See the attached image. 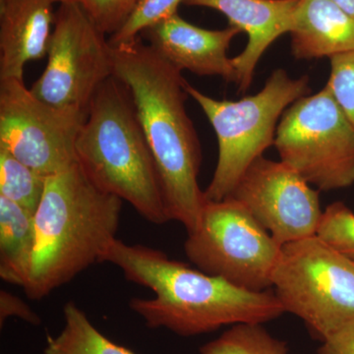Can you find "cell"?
Returning a JSON list of instances; mask_svg holds the SVG:
<instances>
[{
    "label": "cell",
    "mask_w": 354,
    "mask_h": 354,
    "mask_svg": "<svg viewBox=\"0 0 354 354\" xmlns=\"http://www.w3.org/2000/svg\"><path fill=\"white\" fill-rule=\"evenodd\" d=\"M185 88L206 114L218 139V162L204 191L209 201L232 195L248 167L274 145L281 116L310 92L308 77L291 78L283 69L274 70L257 94L239 101L214 99L188 82Z\"/></svg>",
    "instance_id": "5"
},
{
    "label": "cell",
    "mask_w": 354,
    "mask_h": 354,
    "mask_svg": "<svg viewBox=\"0 0 354 354\" xmlns=\"http://www.w3.org/2000/svg\"><path fill=\"white\" fill-rule=\"evenodd\" d=\"M230 197L234 198L279 245L317 234L323 212L319 191L285 162L260 157Z\"/></svg>",
    "instance_id": "11"
},
{
    "label": "cell",
    "mask_w": 354,
    "mask_h": 354,
    "mask_svg": "<svg viewBox=\"0 0 354 354\" xmlns=\"http://www.w3.org/2000/svg\"><path fill=\"white\" fill-rule=\"evenodd\" d=\"M317 235L354 262V213L346 204L335 202L326 208Z\"/></svg>",
    "instance_id": "21"
},
{
    "label": "cell",
    "mask_w": 354,
    "mask_h": 354,
    "mask_svg": "<svg viewBox=\"0 0 354 354\" xmlns=\"http://www.w3.org/2000/svg\"><path fill=\"white\" fill-rule=\"evenodd\" d=\"M184 0H137L134 8L122 27L113 36L109 43H127L140 37L145 30L177 13Z\"/></svg>",
    "instance_id": "20"
},
{
    "label": "cell",
    "mask_w": 354,
    "mask_h": 354,
    "mask_svg": "<svg viewBox=\"0 0 354 354\" xmlns=\"http://www.w3.org/2000/svg\"><path fill=\"white\" fill-rule=\"evenodd\" d=\"M53 0H0V79H23L25 65L46 57Z\"/></svg>",
    "instance_id": "14"
},
{
    "label": "cell",
    "mask_w": 354,
    "mask_h": 354,
    "mask_svg": "<svg viewBox=\"0 0 354 354\" xmlns=\"http://www.w3.org/2000/svg\"><path fill=\"white\" fill-rule=\"evenodd\" d=\"M272 285L321 342L354 319V262L317 234L281 245Z\"/></svg>",
    "instance_id": "6"
},
{
    "label": "cell",
    "mask_w": 354,
    "mask_h": 354,
    "mask_svg": "<svg viewBox=\"0 0 354 354\" xmlns=\"http://www.w3.org/2000/svg\"><path fill=\"white\" fill-rule=\"evenodd\" d=\"M239 32L230 26L223 30L197 27L176 13L141 35L153 50L181 72L187 70L200 76H221L234 82V64L227 51Z\"/></svg>",
    "instance_id": "12"
},
{
    "label": "cell",
    "mask_w": 354,
    "mask_h": 354,
    "mask_svg": "<svg viewBox=\"0 0 354 354\" xmlns=\"http://www.w3.org/2000/svg\"><path fill=\"white\" fill-rule=\"evenodd\" d=\"M327 86L342 113L354 127V51L330 58Z\"/></svg>",
    "instance_id": "23"
},
{
    "label": "cell",
    "mask_w": 354,
    "mask_h": 354,
    "mask_svg": "<svg viewBox=\"0 0 354 354\" xmlns=\"http://www.w3.org/2000/svg\"><path fill=\"white\" fill-rule=\"evenodd\" d=\"M9 317H17L31 325L38 326L41 318L27 304L7 290L0 292V323L3 324Z\"/></svg>",
    "instance_id": "24"
},
{
    "label": "cell",
    "mask_w": 354,
    "mask_h": 354,
    "mask_svg": "<svg viewBox=\"0 0 354 354\" xmlns=\"http://www.w3.org/2000/svg\"><path fill=\"white\" fill-rule=\"evenodd\" d=\"M82 7L95 24L109 37L118 31L134 8L137 0H53Z\"/></svg>",
    "instance_id": "22"
},
{
    "label": "cell",
    "mask_w": 354,
    "mask_h": 354,
    "mask_svg": "<svg viewBox=\"0 0 354 354\" xmlns=\"http://www.w3.org/2000/svg\"><path fill=\"white\" fill-rule=\"evenodd\" d=\"M35 247L34 214L0 196V277L24 288Z\"/></svg>",
    "instance_id": "16"
},
{
    "label": "cell",
    "mask_w": 354,
    "mask_h": 354,
    "mask_svg": "<svg viewBox=\"0 0 354 354\" xmlns=\"http://www.w3.org/2000/svg\"><path fill=\"white\" fill-rule=\"evenodd\" d=\"M122 200L102 190L78 162L46 177L34 215L35 247L26 295L41 300L95 263L116 241Z\"/></svg>",
    "instance_id": "3"
},
{
    "label": "cell",
    "mask_w": 354,
    "mask_h": 354,
    "mask_svg": "<svg viewBox=\"0 0 354 354\" xmlns=\"http://www.w3.org/2000/svg\"><path fill=\"white\" fill-rule=\"evenodd\" d=\"M77 162L97 187L155 225L169 221L153 153L129 90L111 77L95 93L76 140Z\"/></svg>",
    "instance_id": "4"
},
{
    "label": "cell",
    "mask_w": 354,
    "mask_h": 354,
    "mask_svg": "<svg viewBox=\"0 0 354 354\" xmlns=\"http://www.w3.org/2000/svg\"><path fill=\"white\" fill-rule=\"evenodd\" d=\"M184 251L198 270L251 291L272 288L281 245L234 198L206 200Z\"/></svg>",
    "instance_id": "7"
},
{
    "label": "cell",
    "mask_w": 354,
    "mask_h": 354,
    "mask_svg": "<svg viewBox=\"0 0 354 354\" xmlns=\"http://www.w3.org/2000/svg\"><path fill=\"white\" fill-rule=\"evenodd\" d=\"M104 262L152 290L153 297L130 299L147 327L181 337L208 334L237 324H264L286 313L274 291H251L172 260L162 251L116 239Z\"/></svg>",
    "instance_id": "2"
},
{
    "label": "cell",
    "mask_w": 354,
    "mask_h": 354,
    "mask_svg": "<svg viewBox=\"0 0 354 354\" xmlns=\"http://www.w3.org/2000/svg\"><path fill=\"white\" fill-rule=\"evenodd\" d=\"M274 146L281 162L320 191L354 185V127L327 85L286 109Z\"/></svg>",
    "instance_id": "8"
},
{
    "label": "cell",
    "mask_w": 354,
    "mask_h": 354,
    "mask_svg": "<svg viewBox=\"0 0 354 354\" xmlns=\"http://www.w3.org/2000/svg\"><path fill=\"white\" fill-rule=\"evenodd\" d=\"M82 7L59 4L48 41V64L30 90L50 106L88 111L100 87L113 76V48Z\"/></svg>",
    "instance_id": "9"
},
{
    "label": "cell",
    "mask_w": 354,
    "mask_h": 354,
    "mask_svg": "<svg viewBox=\"0 0 354 354\" xmlns=\"http://www.w3.org/2000/svg\"><path fill=\"white\" fill-rule=\"evenodd\" d=\"M330 1L334 2L337 6L341 7L342 10L354 17V0H330Z\"/></svg>",
    "instance_id": "26"
},
{
    "label": "cell",
    "mask_w": 354,
    "mask_h": 354,
    "mask_svg": "<svg viewBox=\"0 0 354 354\" xmlns=\"http://www.w3.org/2000/svg\"><path fill=\"white\" fill-rule=\"evenodd\" d=\"M300 0H184L189 6L208 7L227 16L230 27L246 32L248 43L232 58L234 83L244 93L252 84L261 57L272 43L292 27Z\"/></svg>",
    "instance_id": "13"
},
{
    "label": "cell",
    "mask_w": 354,
    "mask_h": 354,
    "mask_svg": "<svg viewBox=\"0 0 354 354\" xmlns=\"http://www.w3.org/2000/svg\"><path fill=\"white\" fill-rule=\"evenodd\" d=\"M199 351L200 354H288L286 342L270 334L263 324L232 326Z\"/></svg>",
    "instance_id": "19"
},
{
    "label": "cell",
    "mask_w": 354,
    "mask_h": 354,
    "mask_svg": "<svg viewBox=\"0 0 354 354\" xmlns=\"http://www.w3.org/2000/svg\"><path fill=\"white\" fill-rule=\"evenodd\" d=\"M291 35L297 59H315L354 51V17L330 0H300Z\"/></svg>",
    "instance_id": "15"
},
{
    "label": "cell",
    "mask_w": 354,
    "mask_h": 354,
    "mask_svg": "<svg viewBox=\"0 0 354 354\" xmlns=\"http://www.w3.org/2000/svg\"><path fill=\"white\" fill-rule=\"evenodd\" d=\"M64 316V329L48 337L44 354H136L104 337L74 302L65 304Z\"/></svg>",
    "instance_id": "17"
},
{
    "label": "cell",
    "mask_w": 354,
    "mask_h": 354,
    "mask_svg": "<svg viewBox=\"0 0 354 354\" xmlns=\"http://www.w3.org/2000/svg\"><path fill=\"white\" fill-rule=\"evenodd\" d=\"M111 48L113 76L132 95L157 165L169 220L192 232L206 198L198 183L201 144L186 111L187 81L141 37Z\"/></svg>",
    "instance_id": "1"
},
{
    "label": "cell",
    "mask_w": 354,
    "mask_h": 354,
    "mask_svg": "<svg viewBox=\"0 0 354 354\" xmlns=\"http://www.w3.org/2000/svg\"><path fill=\"white\" fill-rule=\"evenodd\" d=\"M46 177L0 147V196L35 215L46 189Z\"/></svg>",
    "instance_id": "18"
},
{
    "label": "cell",
    "mask_w": 354,
    "mask_h": 354,
    "mask_svg": "<svg viewBox=\"0 0 354 354\" xmlns=\"http://www.w3.org/2000/svg\"><path fill=\"white\" fill-rule=\"evenodd\" d=\"M318 354H354V319L324 339Z\"/></svg>",
    "instance_id": "25"
},
{
    "label": "cell",
    "mask_w": 354,
    "mask_h": 354,
    "mask_svg": "<svg viewBox=\"0 0 354 354\" xmlns=\"http://www.w3.org/2000/svg\"><path fill=\"white\" fill-rule=\"evenodd\" d=\"M87 114L41 101L23 79H0V147L44 176L77 162L76 140Z\"/></svg>",
    "instance_id": "10"
}]
</instances>
